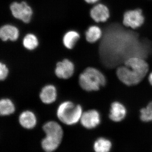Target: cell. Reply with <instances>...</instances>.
Segmentation results:
<instances>
[{"label": "cell", "instance_id": "obj_17", "mask_svg": "<svg viewBox=\"0 0 152 152\" xmlns=\"http://www.w3.org/2000/svg\"><path fill=\"white\" fill-rule=\"evenodd\" d=\"M15 110V105L9 99H2L0 101V114L7 116L14 113Z\"/></svg>", "mask_w": 152, "mask_h": 152}, {"label": "cell", "instance_id": "obj_1", "mask_svg": "<svg viewBox=\"0 0 152 152\" xmlns=\"http://www.w3.org/2000/svg\"><path fill=\"white\" fill-rule=\"evenodd\" d=\"M148 65L141 57H132L125 61L124 65L117 70L118 78L129 86L137 84L141 81L148 71Z\"/></svg>", "mask_w": 152, "mask_h": 152}, {"label": "cell", "instance_id": "obj_9", "mask_svg": "<svg viewBox=\"0 0 152 152\" xmlns=\"http://www.w3.org/2000/svg\"><path fill=\"white\" fill-rule=\"evenodd\" d=\"M80 121L82 126L86 129H94L100 123V115L97 111L90 110L83 113Z\"/></svg>", "mask_w": 152, "mask_h": 152}, {"label": "cell", "instance_id": "obj_5", "mask_svg": "<svg viewBox=\"0 0 152 152\" xmlns=\"http://www.w3.org/2000/svg\"><path fill=\"white\" fill-rule=\"evenodd\" d=\"M12 15L15 18L28 23L31 19L33 14L32 9L25 1L21 3L15 2L10 5Z\"/></svg>", "mask_w": 152, "mask_h": 152}, {"label": "cell", "instance_id": "obj_21", "mask_svg": "<svg viewBox=\"0 0 152 152\" xmlns=\"http://www.w3.org/2000/svg\"><path fill=\"white\" fill-rule=\"evenodd\" d=\"M9 69L5 64L1 63L0 64V79L4 80L7 78L9 74Z\"/></svg>", "mask_w": 152, "mask_h": 152}, {"label": "cell", "instance_id": "obj_3", "mask_svg": "<svg viewBox=\"0 0 152 152\" xmlns=\"http://www.w3.org/2000/svg\"><path fill=\"white\" fill-rule=\"evenodd\" d=\"M83 113L81 106L70 101L63 102L60 104L57 110L58 119L67 125L75 124L78 122Z\"/></svg>", "mask_w": 152, "mask_h": 152}, {"label": "cell", "instance_id": "obj_18", "mask_svg": "<svg viewBox=\"0 0 152 152\" xmlns=\"http://www.w3.org/2000/svg\"><path fill=\"white\" fill-rule=\"evenodd\" d=\"M23 43L24 47L29 50H34L39 45L37 38L35 35L31 34H28L25 36Z\"/></svg>", "mask_w": 152, "mask_h": 152}, {"label": "cell", "instance_id": "obj_6", "mask_svg": "<svg viewBox=\"0 0 152 152\" xmlns=\"http://www.w3.org/2000/svg\"><path fill=\"white\" fill-rule=\"evenodd\" d=\"M110 15L108 7L102 3H98L90 10V17L97 24L107 22Z\"/></svg>", "mask_w": 152, "mask_h": 152}, {"label": "cell", "instance_id": "obj_10", "mask_svg": "<svg viewBox=\"0 0 152 152\" xmlns=\"http://www.w3.org/2000/svg\"><path fill=\"white\" fill-rule=\"evenodd\" d=\"M39 97L43 103H53L56 101L57 97V91L56 87L52 85L45 86L41 90Z\"/></svg>", "mask_w": 152, "mask_h": 152}, {"label": "cell", "instance_id": "obj_2", "mask_svg": "<svg viewBox=\"0 0 152 152\" xmlns=\"http://www.w3.org/2000/svg\"><path fill=\"white\" fill-rule=\"evenodd\" d=\"M106 82L103 74L93 67L86 68L79 76L80 86L87 91H98L105 85Z\"/></svg>", "mask_w": 152, "mask_h": 152}, {"label": "cell", "instance_id": "obj_13", "mask_svg": "<svg viewBox=\"0 0 152 152\" xmlns=\"http://www.w3.org/2000/svg\"><path fill=\"white\" fill-rule=\"evenodd\" d=\"M19 36L18 28L10 25L3 26L0 29V37L3 41L17 40Z\"/></svg>", "mask_w": 152, "mask_h": 152}, {"label": "cell", "instance_id": "obj_19", "mask_svg": "<svg viewBox=\"0 0 152 152\" xmlns=\"http://www.w3.org/2000/svg\"><path fill=\"white\" fill-rule=\"evenodd\" d=\"M61 143L45 137L42 140L41 145L43 149L46 152H53L58 148Z\"/></svg>", "mask_w": 152, "mask_h": 152}, {"label": "cell", "instance_id": "obj_11", "mask_svg": "<svg viewBox=\"0 0 152 152\" xmlns=\"http://www.w3.org/2000/svg\"><path fill=\"white\" fill-rule=\"evenodd\" d=\"M19 122L23 128L31 129L34 128L37 125V117L33 112L29 110L24 111L20 114Z\"/></svg>", "mask_w": 152, "mask_h": 152}, {"label": "cell", "instance_id": "obj_20", "mask_svg": "<svg viewBox=\"0 0 152 152\" xmlns=\"http://www.w3.org/2000/svg\"><path fill=\"white\" fill-rule=\"evenodd\" d=\"M140 118L143 121H152V102L150 103L145 108H144L141 110Z\"/></svg>", "mask_w": 152, "mask_h": 152}, {"label": "cell", "instance_id": "obj_4", "mask_svg": "<svg viewBox=\"0 0 152 152\" xmlns=\"http://www.w3.org/2000/svg\"><path fill=\"white\" fill-rule=\"evenodd\" d=\"M145 18L140 9L126 11L124 15L123 24L125 26L136 30L143 24Z\"/></svg>", "mask_w": 152, "mask_h": 152}, {"label": "cell", "instance_id": "obj_8", "mask_svg": "<svg viewBox=\"0 0 152 152\" xmlns=\"http://www.w3.org/2000/svg\"><path fill=\"white\" fill-rule=\"evenodd\" d=\"M42 129L47 137L61 142L64 132L59 124L54 121H50L43 125Z\"/></svg>", "mask_w": 152, "mask_h": 152}, {"label": "cell", "instance_id": "obj_7", "mask_svg": "<svg viewBox=\"0 0 152 152\" xmlns=\"http://www.w3.org/2000/svg\"><path fill=\"white\" fill-rule=\"evenodd\" d=\"M75 69L73 63L68 59H65L57 63L55 73L60 79H68L73 75Z\"/></svg>", "mask_w": 152, "mask_h": 152}, {"label": "cell", "instance_id": "obj_22", "mask_svg": "<svg viewBox=\"0 0 152 152\" xmlns=\"http://www.w3.org/2000/svg\"><path fill=\"white\" fill-rule=\"evenodd\" d=\"M86 3L90 4H94L96 3L99 2L100 0H84Z\"/></svg>", "mask_w": 152, "mask_h": 152}, {"label": "cell", "instance_id": "obj_23", "mask_svg": "<svg viewBox=\"0 0 152 152\" xmlns=\"http://www.w3.org/2000/svg\"><path fill=\"white\" fill-rule=\"evenodd\" d=\"M148 80L150 84L152 86V72L150 74V75L149 76Z\"/></svg>", "mask_w": 152, "mask_h": 152}, {"label": "cell", "instance_id": "obj_15", "mask_svg": "<svg viewBox=\"0 0 152 152\" xmlns=\"http://www.w3.org/2000/svg\"><path fill=\"white\" fill-rule=\"evenodd\" d=\"M80 38V34L76 31H69L66 33L63 37V44L67 48L72 49Z\"/></svg>", "mask_w": 152, "mask_h": 152}, {"label": "cell", "instance_id": "obj_14", "mask_svg": "<svg viewBox=\"0 0 152 152\" xmlns=\"http://www.w3.org/2000/svg\"><path fill=\"white\" fill-rule=\"evenodd\" d=\"M85 35L87 42L89 43H94L102 38V31L98 25H91L88 28Z\"/></svg>", "mask_w": 152, "mask_h": 152}, {"label": "cell", "instance_id": "obj_16", "mask_svg": "<svg viewBox=\"0 0 152 152\" xmlns=\"http://www.w3.org/2000/svg\"><path fill=\"white\" fill-rule=\"evenodd\" d=\"M112 147L111 142L103 137L98 139L94 144V149L95 152H110Z\"/></svg>", "mask_w": 152, "mask_h": 152}, {"label": "cell", "instance_id": "obj_12", "mask_svg": "<svg viewBox=\"0 0 152 152\" xmlns=\"http://www.w3.org/2000/svg\"><path fill=\"white\" fill-rule=\"evenodd\" d=\"M126 110L124 106L118 102H115L111 106L109 117L114 122H120L124 118Z\"/></svg>", "mask_w": 152, "mask_h": 152}]
</instances>
